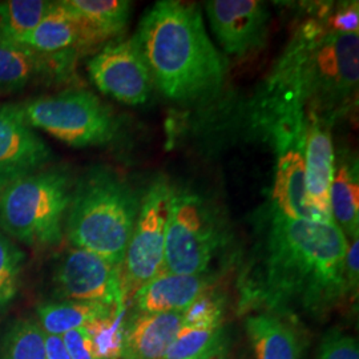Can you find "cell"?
<instances>
[{
  "mask_svg": "<svg viewBox=\"0 0 359 359\" xmlns=\"http://www.w3.org/2000/svg\"><path fill=\"white\" fill-rule=\"evenodd\" d=\"M246 333L257 359H302V345L294 329L273 314L250 316Z\"/></svg>",
  "mask_w": 359,
  "mask_h": 359,
  "instance_id": "obj_20",
  "label": "cell"
},
{
  "mask_svg": "<svg viewBox=\"0 0 359 359\" xmlns=\"http://www.w3.org/2000/svg\"><path fill=\"white\" fill-rule=\"evenodd\" d=\"M74 180L63 167L0 177V231L31 248L60 244Z\"/></svg>",
  "mask_w": 359,
  "mask_h": 359,
  "instance_id": "obj_5",
  "label": "cell"
},
{
  "mask_svg": "<svg viewBox=\"0 0 359 359\" xmlns=\"http://www.w3.org/2000/svg\"><path fill=\"white\" fill-rule=\"evenodd\" d=\"M306 205L334 224L330 189L334 179L333 124L317 116H306Z\"/></svg>",
  "mask_w": 359,
  "mask_h": 359,
  "instance_id": "obj_15",
  "label": "cell"
},
{
  "mask_svg": "<svg viewBox=\"0 0 359 359\" xmlns=\"http://www.w3.org/2000/svg\"><path fill=\"white\" fill-rule=\"evenodd\" d=\"M318 359H359L358 342L351 335L333 330L323 338Z\"/></svg>",
  "mask_w": 359,
  "mask_h": 359,
  "instance_id": "obj_29",
  "label": "cell"
},
{
  "mask_svg": "<svg viewBox=\"0 0 359 359\" xmlns=\"http://www.w3.org/2000/svg\"><path fill=\"white\" fill-rule=\"evenodd\" d=\"M175 188L164 176L154 179L142 197L140 210L121 265L123 290L132 298L164 271L167 226Z\"/></svg>",
  "mask_w": 359,
  "mask_h": 359,
  "instance_id": "obj_9",
  "label": "cell"
},
{
  "mask_svg": "<svg viewBox=\"0 0 359 359\" xmlns=\"http://www.w3.org/2000/svg\"><path fill=\"white\" fill-rule=\"evenodd\" d=\"M20 109L32 128L76 148L108 144L118 129L111 108L88 90L41 96L20 104Z\"/></svg>",
  "mask_w": 359,
  "mask_h": 359,
  "instance_id": "obj_7",
  "label": "cell"
},
{
  "mask_svg": "<svg viewBox=\"0 0 359 359\" xmlns=\"http://www.w3.org/2000/svg\"><path fill=\"white\" fill-rule=\"evenodd\" d=\"M53 280L57 292L67 299L124 310L121 266L103 257L72 248L59 261Z\"/></svg>",
  "mask_w": 359,
  "mask_h": 359,
  "instance_id": "obj_11",
  "label": "cell"
},
{
  "mask_svg": "<svg viewBox=\"0 0 359 359\" xmlns=\"http://www.w3.org/2000/svg\"><path fill=\"white\" fill-rule=\"evenodd\" d=\"M124 310L111 317L96 320L86 326L88 330L97 359H118L124 345Z\"/></svg>",
  "mask_w": 359,
  "mask_h": 359,
  "instance_id": "obj_26",
  "label": "cell"
},
{
  "mask_svg": "<svg viewBox=\"0 0 359 359\" xmlns=\"http://www.w3.org/2000/svg\"><path fill=\"white\" fill-rule=\"evenodd\" d=\"M225 243L216 206L191 189H175L165 238L164 271L205 274Z\"/></svg>",
  "mask_w": 359,
  "mask_h": 359,
  "instance_id": "obj_6",
  "label": "cell"
},
{
  "mask_svg": "<svg viewBox=\"0 0 359 359\" xmlns=\"http://www.w3.org/2000/svg\"><path fill=\"white\" fill-rule=\"evenodd\" d=\"M3 359H47L46 333L38 322L19 320L13 323L4 337Z\"/></svg>",
  "mask_w": 359,
  "mask_h": 359,
  "instance_id": "obj_24",
  "label": "cell"
},
{
  "mask_svg": "<svg viewBox=\"0 0 359 359\" xmlns=\"http://www.w3.org/2000/svg\"><path fill=\"white\" fill-rule=\"evenodd\" d=\"M222 314V299L213 293L206 292L182 311V326L221 327Z\"/></svg>",
  "mask_w": 359,
  "mask_h": 359,
  "instance_id": "obj_28",
  "label": "cell"
},
{
  "mask_svg": "<svg viewBox=\"0 0 359 359\" xmlns=\"http://www.w3.org/2000/svg\"><path fill=\"white\" fill-rule=\"evenodd\" d=\"M224 338L221 327L182 326L163 359H191L205 353Z\"/></svg>",
  "mask_w": 359,
  "mask_h": 359,
  "instance_id": "obj_27",
  "label": "cell"
},
{
  "mask_svg": "<svg viewBox=\"0 0 359 359\" xmlns=\"http://www.w3.org/2000/svg\"><path fill=\"white\" fill-rule=\"evenodd\" d=\"M154 86L167 99L193 103L210 97L225 79V65L193 3L161 0L144 13L133 35Z\"/></svg>",
  "mask_w": 359,
  "mask_h": 359,
  "instance_id": "obj_3",
  "label": "cell"
},
{
  "mask_svg": "<svg viewBox=\"0 0 359 359\" xmlns=\"http://www.w3.org/2000/svg\"><path fill=\"white\" fill-rule=\"evenodd\" d=\"M72 67L0 38V93L25 90L43 76L67 75Z\"/></svg>",
  "mask_w": 359,
  "mask_h": 359,
  "instance_id": "obj_17",
  "label": "cell"
},
{
  "mask_svg": "<svg viewBox=\"0 0 359 359\" xmlns=\"http://www.w3.org/2000/svg\"><path fill=\"white\" fill-rule=\"evenodd\" d=\"M359 35L304 23L273 69L258 107L304 111L334 124L357 103Z\"/></svg>",
  "mask_w": 359,
  "mask_h": 359,
  "instance_id": "obj_2",
  "label": "cell"
},
{
  "mask_svg": "<svg viewBox=\"0 0 359 359\" xmlns=\"http://www.w3.org/2000/svg\"><path fill=\"white\" fill-rule=\"evenodd\" d=\"M277 154L273 208L293 219L329 224L306 205V115L304 112L257 116Z\"/></svg>",
  "mask_w": 359,
  "mask_h": 359,
  "instance_id": "obj_8",
  "label": "cell"
},
{
  "mask_svg": "<svg viewBox=\"0 0 359 359\" xmlns=\"http://www.w3.org/2000/svg\"><path fill=\"white\" fill-rule=\"evenodd\" d=\"M63 344L71 359H97L93 342L86 327H79L62 335Z\"/></svg>",
  "mask_w": 359,
  "mask_h": 359,
  "instance_id": "obj_30",
  "label": "cell"
},
{
  "mask_svg": "<svg viewBox=\"0 0 359 359\" xmlns=\"http://www.w3.org/2000/svg\"><path fill=\"white\" fill-rule=\"evenodd\" d=\"M358 1L344 3L329 20V28L341 34H358Z\"/></svg>",
  "mask_w": 359,
  "mask_h": 359,
  "instance_id": "obj_31",
  "label": "cell"
},
{
  "mask_svg": "<svg viewBox=\"0 0 359 359\" xmlns=\"http://www.w3.org/2000/svg\"><path fill=\"white\" fill-rule=\"evenodd\" d=\"M88 74L103 93L127 105L145 103L154 88L148 65L133 36L108 43L93 55Z\"/></svg>",
  "mask_w": 359,
  "mask_h": 359,
  "instance_id": "obj_10",
  "label": "cell"
},
{
  "mask_svg": "<svg viewBox=\"0 0 359 359\" xmlns=\"http://www.w3.org/2000/svg\"><path fill=\"white\" fill-rule=\"evenodd\" d=\"M210 278L206 274L188 276L163 271L132 297L139 313H182L208 292Z\"/></svg>",
  "mask_w": 359,
  "mask_h": 359,
  "instance_id": "obj_16",
  "label": "cell"
},
{
  "mask_svg": "<svg viewBox=\"0 0 359 359\" xmlns=\"http://www.w3.org/2000/svg\"><path fill=\"white\" fill-rule=\"evenodd\" d=\"M118 311L99 302H81L67 299L63 302L44 304L38 309V323L47 335L62 337L90 322L111 317Z\"/></svg>",
  "mask_w": 359,
  "mask_h": 359,
  "instance_id": "obj_22",
  "label": "cell"
},
{
  "mask_svg": "<svg viewBox=\"0 0 359 359\" xmlns=\"http://www.w3.org/2000/svg\"><path fill=\"white\" fill-rule=\"evenodd\" d=\"M86 28L93 46L120 35L128 25L132 3L127 0H65Z\"/></svg>",
  "mask_w": 359,
  "mask_h": 359,
  "instance_id": "obj_21",
  "label": "cell"
},
{
  "mask_svg": "<svg viewBox=\"0 0 359 359\" xmlns=\"http://www.w3.org/2000/svg\"><path fill=\"white\" fill-rule=\"evenodd\" d=\"M142 197L108 167H92L74 184L65 231L74 248L123 265Z\"/></svg>",
  "mask_w": 359,
  "mask_h": 359,
  "instance_id": "obj_4",
  "label": "cell"
},
{
  "mask_svg": "<svg viewBox=\"0 0 359 359\" xmlns=\"http://www.w3.org/2000/svg\"><path fill=\"white\" fill-rule=\"evenodd\" d=\"M46 358L47 359H71L62 337L47 335L46 334Z\"/></svg>",
  "mask_w": 359,
  "mask_h": 359,
  "instance_id": "obj_33",
  "label": "cell"
},
{
  "mask_svg": "<svg viewBox=\"0 0 359 359\" xmlns=\"http://www.w3.org/2000/svg\"><path fill=\"white\" fill-rule=\"evenodd\" d=\"M51 1L8 0L0 3V38L19 43L29 35L44 15Z\"/></svg>",
  "mask_w": 359,
  "mask_h": 359,
  "instance_id": "obj_23",
  "label": "cell"
},
{
  "mask_svg": "<svg viewBox=\"0 0 359 359\" xmlns=\"http://www.w3.org/2000/svg\"><path fill=\"white\" fill-rule=\"evenodd\" d=\"M20 44L69 67L74 65L79 51L93 47L86 28L65 0L51 1L38 27Z\"/></svg>",
  "mask_w": 359,
  "mask_h": 359,
  "instance_id": "obj_14",
  "label": "cell"
},
{
  "mask_svg": "<svg viewBox=\"0 0 359 359\" xmlns=\"http://www.w3.org/2000/svg\"><path fill=\"white\" fill-rule=\"evenodd\" d=\"M208 20L224 51L243 57L259 50L269 31L268 7L257 0H210Z\"/></svg>",
  "mask_w": 359,
  "mask_h": 359,
  "instance_id": "obj_12",
  "label": "cell"
},
{
  "mask_svg": "<svg viewBox=\"0 0 359 359\" xmlns=\"http://www.w3.org/2000/svg\"><path fill=\"white\" fill-rule=\"evenodd\" d=\"M258 295L271 308L321 316L346 294L348 241L335 224L293 219L270 208Z\"/></svg>",
  "mask_w": 359,
  "mask_h": 359,
  "instance_id": "obj_1",
  "label": "cell"
},
{
  "mask_svg": "<svg viewBox=\"0 0 359 359\" xmlns=\"http://www.w3.org/2000/svg\"><path fill=\"white\" fill-rule=\"evenodd\" d=\"M182 327V313H139L126 327L123 359H163Z\"/></svg>",
  "mask_w": 359,
  "mask_h": 359,
  "instance_id": "obj_18",
  "label": "cell"
},
{
  "mask_svg": "<svg viewBox=\"0 0 359 359\" xmlns=\"http://www.w3.org/2000/svg\"><path fill=\"white\" fill-rule=\"evenodd\" d=\"M51 158V148L27 123L20 105H1L0 177L46 167Z\"/></svg>",
  "mask_w": 359,
  "mask_h": 359,
  "instance_id": "obj_13",
  "label": "cell"
},
{
  "mask_svg": "<svg viewBox=\"0 0 359 359\" xmlns=\"http://www.w3.org/2000/svg\"><path fill=\"white\" fill-rule=\"evenodd\" d=\"M359 240H354L348 244L346 261H345V273H346L347 289L348 294L357 293L358 289V261H359Z\"/></svg>",
  "mask_w": 359,
  "mask_h": 359,
  "instance_id": "obj_32",
  "label": "cell"
},
{
  "mask_svg": "<svg viewBox=\"0 0 359 359\" xmlns=\"http://www.w3.org/2000/svg\"><path fill=\"white\" fill-rule=\"evenodd\" d=\"M191 359H226V345L224 338L212 348L206 350L205 353Z\"/></svg>",
  "mask_w": 359,
  "mask_h": 359,
  "instance_id": "obj_34",
  "label": "cell"
},
{
  "mask_svg": "<svg viewBox=\"0 0 359 359\" xmlns=\"http://www.w3.org/2000/svg\"><path fill=\"white\" fill-rule=\"evenodd\" d=\"M25 261V252L0 231V311L18 295Z\"/></svg>",
  "mask_w": 359,
  "mask_h": 359,
  "instance_id": "obj_25",
  "label": "cell"
},
{
  "mask_svg": "<svg viewBox=\"0 0 359 359\" xmlns=\"http://www.w3.org/2000/svg\"><path fill=\"white\" fill-rule=\"evenodd\" d=\"M330 208L334 224L351 241L359 236L358 161L353 154L341 151L334 165L330 189Z\"/></svg>",
  "mask_w": 359,
  "mask_h": 359,
  "instance_id": "obj_19",
  "label": "cell"
}]
</instances>
